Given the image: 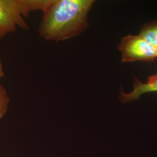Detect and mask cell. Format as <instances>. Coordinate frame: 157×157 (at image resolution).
I'll use <instances>...</instances> for the list:
<instances>
[{"label": "cell", "instance_id": "7", "mask_svg": "<svg viewBox=\"0 0 157 157\" xmlns=\"http://www.w3.org/2000/svg\"><path fill=\"white\" fill-rule=\"evenodd\" d=\"M4 76H5V73H4V71L2 62L1 61V56H0V81L1 80L2 78L4 77Z\"/></svg>", "mask_w": 157, "mask_h": 157}, {"label": "cell", "instance_id": "1", "mask_svg": "<svg viewBox=\"0 0 157 157\" xmlns=\"http://www.w3.org/2000/svg\"><path fill=\"white\" fill-rule=\"evenodd\" d=\"M94 0H53L43 12L38 29L46 41L61 42L81 35L88 29V14Z\"/></svg>", "mask_w": 157, "mask_h": 157}, {"label": "cell", "instance_id": "6", "mask_svg": "<svg viewBox=\"0 0 157 157\" xmlns=\"http://www.w3.org/2000/svg\"><path fill=\"white\" fill-rule=\"evenodd\" d=\"M10 101L8 91L2 85L0 84V120L4 117L8 112Z\"/></svg>", "mask_w": 157, "mask_h": 157}, {"label": "cell", "instance_id": "5", "mask_svg": "<svg viewBox=\"0 0 157 157\" xmlns=\"http://www.w3.org/2000/svg\"><path fill=\"white\" fill-rule=\"evenodd\" d=\"M139 35L157 48V21L144 25L141 29Z\"/></svg>", "mask_w": 157, "mask_h": 157}, {"label": "cell", "instance_id": "2", "mask_svg": "<svg viewBox=\"0 0 157 157\" xmlns=\"http://www.w3.org/2000/svg\"><path fill=\"white\" fill-rule=\"evenodd\" d=\"M53 0H0V40L17 29L28 30L26 18L33 12L45 11Z\"/></svg>", "mask_w": 157, "mask_h": 157}, {"label": "cell", "instance_id": "3", "mask_svg": "<svg viewBox=\"0 0 157 157\" xmlns=\"http://www.w3.org/2000/svg\"><path fill=\"white\" fill-rule=\"evenodd\" d=\"M122 53V62L152 61L157 58V48L140 35L124 37L118 45Z\"/></svg>", "mask_w": 157, "mask_h": 157}, {"label": "cell", "instance_id": "4", "mask_svg": "<svg viewBox=\"0 0 157 157\" xmlns=\"http://www.w3.org/2000/svg\"><path fill=\"white\" fill-rule=\"evenodd\" d=\"M133 90L126 93L122 89L119 94V100L122 103L137 100L141 95L145 93L157 92V73L150 76L146 83H142L138 78H134Z\"/></svg>", "mask_w": 157, "mask_h": 157}]
</instances>
